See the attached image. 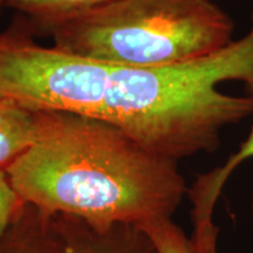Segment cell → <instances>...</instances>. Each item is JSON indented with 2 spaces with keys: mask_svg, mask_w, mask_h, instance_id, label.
I'll use <instances>...</instances> for the list:
<instances>
[{
  "mask_svg": "<svg viewBox=\"0 0 253 253\" xmlns=\"http://www.w3.org/2000/svg\"><path fill=\"white\" fill-rule=\"evenodd\" d=\"M251 157H253V126L246 140L239 145L236 153L230 155L223 167L216 168L212 171L201 176L191 189H188L189 197L194 203L192 216L196 227L209 229L214 225L212 221L213 209L221 189L237 167Z\"/></svg>",
  "mask_w": 253,
  "mask_h": 253,
  "instance_id": "cell-5",
  "label": "cell"
},
{
  "mask_svg": "<svg viewBox=\"0 0 253 253\" xmlns=\"http://www.w3.org/2000/svg\"><path fill=\"white\" fill-rule=\"evenodd\" d=\"M37 125L38 112L0 97V169H5L30 147Z\"/></svg>",
  "mask_w": 253,
  "mask_h": 253,
  "instance_id": "cell-6",
  "label": "cell"
},
{
  "mask_svg": "<svg viewBox=\"0 0 253 253\" xmlns=\"http://www.w3.org/2000/svg\"><path fill=\"white\" fill-rule=\"evenodd\" d=\"M141 229H143L149 235L157 253H196L192 248L191 239L185 236L183 230L173 223L172 219L153 221ZM205 253L218 252L217 249H213Z\"/></svg>",
  "mask_w": 253,
  "mask_h": 253,
  "instance_id": "cell-8",
  "label": "cell"
},
{
  "mask_svg": "<svg viewBox=\"0 0 253 253\" xmlns=\"http://www.w3.org/2000/svg\"><path fill=\"white\" fill-rule=\"evenodd\" d=\"M37 25L62 52L135 68L209 56L232 42L235 32L212 0H114Z\"/></svg>",
  "mask_w": 253,
  "mask_h": 253,
  "instance_id": "cell-2",
  "label": "cell"
},
{
  "mask_svg": "<svg viewBox=\"0 0 253 253\" xmlns=\"http://www.w3.org/2000/svg\"><path fill=\"white\" fill-rule=\"evenodd\" d=\"M0 253H66L54 216L25 203L4 238Z\"/></svg>",
  "mask_w": 253,
  "mask_h": 253,
  "instance_id": "cell-4",
  "label": "cell"
},
{
  "mask_svg": "<svg viewBox=\"0 0 253 253\" xmlns=\"http://www.w3.org/2000/svg\"><path fill=\"white\" fill-rule=\"evenodd\" d=\"M25 202L9 182L5 169H0V240L4 238Z\"/></svg>",
  "mask_w": 253,
  "mask_h": 253,
  "instance_id": "cell-9",
  "label": "cell"
},
{
  "mask_svg": "<svg viewBox=\"0 0 253 253\" xmlns=\"http://www.w3.org/2000/svg\"><path fill=\"white\" fill-rule=\"evenodd\" d=\"M110 1L114 0H5V6L28 15L37 23L84 11Z\"/></svg>",
  "mask_w": 253,
  "mask_h": 253,
  "instance_id": "cell-7",
  "label": "cell"
},
{
  "mask_svg": "<svg viewBox=\"0 0 253 253\" xmlns=\"http://www.w3.org/2000/svg\"><path fill=\"white\" fill-rule=\"evenodd\" d=\"M54 217L66 253H157L149 235L136 225L97 229L71 216Z\"/></svg>",
  "mask_w": 253,
  "mask_h": 253,
  "instance_id": "cell-3",
  "label": "cell"
},
{
  "mask_svg": "<svg viewBox=\"0 0 253 253\" xmlns=\"http://www.w3.org/2000/svg\"><path fill=\"white\" fill-rule=\"evenodd\" d=\"M25 203L97 229L172 219L188 195L178 162L103 120L38 112L32 144L5 168Z\"/></svg>",
  "mask_w": 253,
  "mask_h": 253,
  "instance_id": "cell-1",
  "label": "cell"
},
{
  "mask_svg": "<svg viewBox=\"0 0 253 253\" xmlns=\"http://www.w3.org/2000/svg\"><path fill=\"white\" fill-rule=\"evenodd\" d=\"M5 6V0H0V12H1V8Z\"/></svg>",
  "mask_w": 253,
  "mask_h": 253,
  "instance_id": "cell-10",
  "label": "cell"
}]
</instances>
